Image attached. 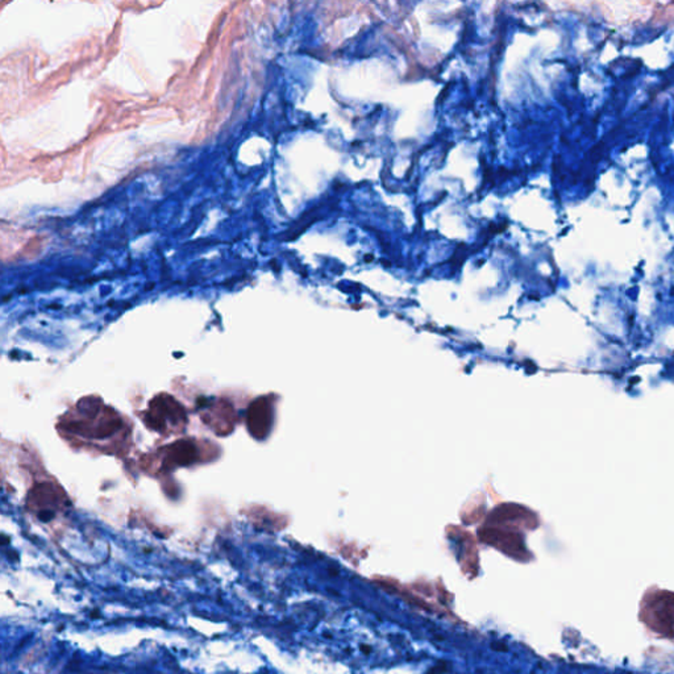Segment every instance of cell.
Instances as JSON below:
<instances>
[{"label":"cell","instance_id":"obj_4","mask_svg":"<svg viewBox=\"0 0 674 674\" xmlns=\"http://www.w3.org/2000/svg\"><path fill=\"white\" fill-rule=\"evenodd\" d=\"M69 499L63 487L54 481H43L34 484L29 490L27 497V507L39 516L41 521H49L54 518L55 513L68 506Z\"/></svg>","mask_w":674,"mask_h":674},{"label":"cell","instance_id":"obj_2","mask_svg":"<svg viewBox=\"0 0 674 674\" xmlns=\"http://www.w3.org/2000/svg\"><path fill=\"white\" fill-rule=\"evenodd\" d=\"M219 446L207 440L180 439L151 454H145L140 461L142 471L148 474L159 477L168 474L178 468L198 465L210 463L219 456Z\"/></svg>","mask_w":674,"mask_h":674},{"label":"cell","instance_id":"obj_3","mask_svg":"<svg viewBox=\"0 0 674 674\" xmlns=\"http://www.w3.org/2000/svg\"><path fill=\"white\" fill-rule=\"evenodd\" d=\"M142 423L149 430L162 436H171L185 431L188 425V411L171 394H157L149 402L147 410L140 414Z\"/></svg>","mask_w":674,"mask_h":674},{"label":"cell","instance_id":"obj_5","mask_svg":"<svg viewBox=\"0 0 674 674\" xmlns=\"http://www.w3.org/2000/svg\"><path fill=\"white\" fill-rule=\"evenodd\" d=\"M276 396H264L255 399L245 414L248 432L256 440H265L269 436L274 423Z\"/></svg>","mask_w":674,"mask_h":674},{"label":"cell","instance_id":"obj_1","mask_svg":"<svg viewBox=\"0 0 674 674\" xmlns=\"http://www.w3.org/2000/svg\"><path fill=\"white\" fill-rule=\"evenodd\" d=\"M57 431L74 448L122 456L130 449L132 423L98 396H89L58 419Z\"/></svg>","mask_w":674,"mask_h":674},{"label":"cell","instance_id":"obj_6","mask_svg":"<svg viewBox=\"0 0 674 674\" xmlns=\"http://www.w3.org/2000/svg\"><path fill=\"white\" fill-rule=\"evenodd\" d=\"M200 418L219 436H227L235 430L238 423V413L235 407L226 399H214L203 405Z\"/></svg>","mask_w":674,"mask_h":674}]
</instances>
